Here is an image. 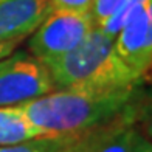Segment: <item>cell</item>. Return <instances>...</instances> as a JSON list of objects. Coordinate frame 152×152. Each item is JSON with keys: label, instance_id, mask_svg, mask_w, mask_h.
<instances>
[{"label": "cell", "instance_id": "obj_1", "mask_svg": "<svg viewBox=\"0 0 152 152\" xmlns=\"http://www.w3.org/2000/svg\"><path fill=\"white\" fill-rule=\"evenodd\" d=\"M45 137L79 135L124 115L146 113L144 84L58 88L19 106Z\"/></svg>", "mask_w": 152, "mask_h": 152}, {"label": "cell", "instance_id": "obj_2", "mask_svg": "<svg viewBox=\"0 0 152 152\" xmlns=\"http://www.w3.org/2000/svg\"><path fill=\"white\" fill-rule=\"evenodd\" d=\"M54 88L126 87L144 84L146 78L129 68L116 56L113 39L95 28L64 56L44 62Z\"/></svg>", "mask_w": 152, "mask_h": 152}, {"label": "cell", "instance_id": "obj_3", "mask_svg": "<svg viewBox=\"0 0 152 152\" xmlns=\"http://www.w3.org/2000/svg\"><path fill=\"white\" fill-rule=\"evenodd\" d=\"M96 28L90 12L53 10L28 40V53L40 62L64 56Z\"/></svg>", "mask_w": 152, "mask_h": 152}, {"label": "cell", "instance_id": "obj_4", "mask_svg": "<svg viewBox=\"0 0 152 152\" xmlns=\"http://www.w3.org/2000/svg\"><path fill=\"white\" fill-rule=\"evenodd\" d=\"M53 90L56 88L44 62L28 51L14 50L0 59V107L20 106Z\"/></svg>", "mask_w": 152, "mask_h": 152}, {"label": "cell", "instance_id": "obj_5", "mask_svg": "<svg viewBox=\"0 0 152 152\" xmlns=\"http://www.w3.org/2000/svg\"><path fill=\"white\" fill-rule=\"evenodd\" d=\"M113 48L129 68L146 78L152 67V3L120 30L113 39Z\"/></svg>", "mask_w": 152, "mask_h": 152}, {"label": "cell", "instance_id": "obj_6", "mask_svg": "<svg viewBox=\"0 0 152 152\" xmlns=\"http://www.w3.org/2000/svg\"><path fill=\"white\" fill-rule=\"evenodd\" d=\"M146 113L124 115L113 121L101 124L76 135V152H134L135 144L143 134L138 123Z\"/></svg>", "mask_w": 152, "mask_h": 152}, {"label": "cell", "instance_id": "obj_7", "mask_svg": "<svg viewBox=\"0 0 152 152\" xmlns=\"http://www.w3.org/2000/svg\"><path fill=\"white\" fill-rule=\"evenodd\" d=\"M51 11L50 0H0V44H20Z\"/></svg>", "mask_w": 152, "mask_h": 152}, {"label": "cell", "instance_id": "obj_8", "mask_svg": "<svg viewBox=\"0 0 152 152\" xmlns=\"http://www.w3.org/2000/svg\"><path fill=\"white\" fill-rule=\"evenodd\" d=\"M45 137L19 106L0 107V148Z\"/></svg>", "mask_w": 152, "mask_h": 152}, {"label": "cell", "instance_id": "obj_9", "mask_svg": "<svg viewBox=\"0 0 152 152\" xmlns=\"http://www.w3.org/2000/svg\"><path fill=\"white\" fill-rule=\"evenodd\" d=\"M149 3H152V0H121L116 11L107 20H104L99 26H96V28L102 31L106 36L115 39V36L120 33L123 26L127 22H130Z\"/></svg>", "mask_w": 152, "mask_h": 152}, {"label": "cell", "instance_id": "obj_10", "mask_svg": "<svg viewBox=\"0 0 152 152\" xmlns=\"http://www.w3.org/2000/svg\"><path fill=\"white\" fill-rule=\"evenodd\" d=\"M75 135L39 137L33 140L0 148V152H62L73 141Z\"/></svg>", "mask_w": 152, "mask_h": 152}, {"label": "cell", "instance_id": "obj_11", "mask_svg": "<svg viewBox=\"0 0 152 152\" xmlns=\"http://www.w3.org/2000/svg\"><path fill=\"white\" fill-rule=\"evenodd\" d=\"M120 3L121 0H93L90 16L95 22V26H99L104 20H107L116 11Z\"/></svg>", "mask_w": 152, "mask_h": 152}, {"label": "cell", "instance_id": "obj_12", "mask_svg": "<svg viewBox=\"0 0 152 152\" xmlns=\"http://www.w3.org/2000/svg\"><path fill=\"white\" fill-rule=\"evenodd\" d=\"M53 10H65L76 12H90L93 0H50Z\"/></svg>", "mask_w": 152, "mask_h": 152}, {"label": "cell", "instance_id": "obj_13", "mask_svg": "<svg viewBox=\"0 0 152 152\" xmlns=\"http://www.w3.org/2000/svg\"><path fill=\"white\" fill-rule=\"evenodd\" d=\"M134 152H152V144L149 141V138L144 135V134H141L140 138H138Z\"/></svg>", "mask_w": 152, "mask_h": 152}, {"label": "cell", "instance_id": "obj_14", "mask_svg": "<svg viewBox=\"0 0 152 152\" xmlns=\"http://www.w3.org/2000/svg\"><path fill=\"white\" fill-rule=\"evenodd\" d=\"M19 42H8V44H0V59L11 54L17 48Z\"/></svg>", "mask_w": 152, "mask_h": 152}, {"label": "cell", "instance_id": "obj_15", "mask_svg": "<svg viewBox=\"0 0 152 152\" xmlns=\"http://www.w3.org/2000/svg\"><path fill=\"white\" fill-rule=\"evenodd\" d=\"M75 138H76V135H75ZM75 138H73V141L68 144V146L62 151V152H76V149H75Z\"/></svg>", "mask_w": 152, "mask_h": 152}]
</instances>
